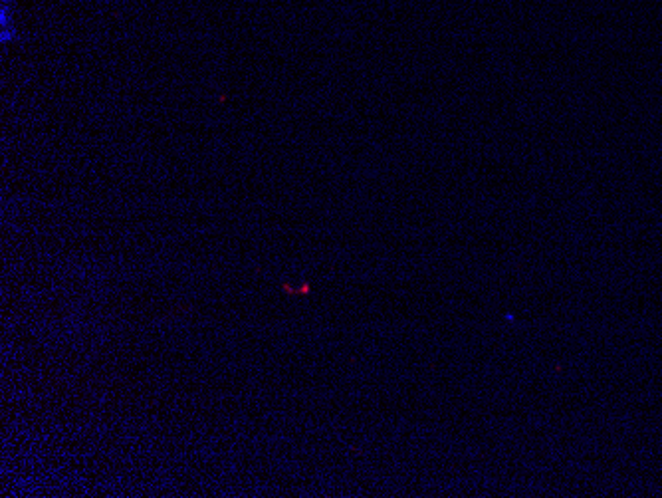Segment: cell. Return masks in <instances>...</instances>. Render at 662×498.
Here are the masks:
<instances>
[{"mask_svg": "<svg viewBox=\"0 0 662 498\" xmlns=\"http://www.w3.org/2000/svg\"><path fill=\"white\" fill-rule=\"evenodd\" d=\"M0 32H2V40L4 42L14 38V20L8 14L6 4H2V10H0Z\"/></svg>", "mask_w": 662, "mask_h": 498, "instance_id": "obj_1", "label": "cell"}]
</instances>
